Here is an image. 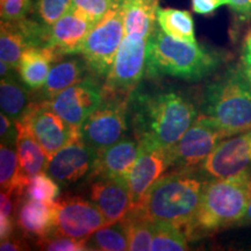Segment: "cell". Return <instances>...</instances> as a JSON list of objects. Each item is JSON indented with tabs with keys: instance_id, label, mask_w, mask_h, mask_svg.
Listing matches in <instances>:
<instances>
[{
	"instance_id": "cell-36",
	"label": "cell",
	"mask_w": 251,
	"mask_h": 251,
	"mask_svg": "<svg viewBox=\"0 0 251 251\" xmlns=\"http://www.w3.org/2000/svg\"><path fill=\"white\" fill-rule=\"evenodd\" d=\"M222 6H229V0H192L193 12L200 15L214 13Z\"/></svg>"
},
{
	"instance_id": "cell-17",
	"label": "cell",
	"mask_w": 251,
	"mask_h": 251,
	"mask_svg": "<svg viewBox=\"0 0 251 251\" xmlns=\"http://www.w3.org/2000/svg\"><path fill=\"white\" fill-rule=\"evenodd\" d=\"M91 201L96 203L108 224L122 221L131 208V196L127 179L98 178L90 188Z\"/></svg>"
},
{
	"instance_id": "cell-29",
	"label": "cell",
	"mask_w": 251,
	"mask_h": 251,
	"mask_svg": "<svg viewBox=\"0 0 251 251\" xmlns=\"http://www.w3.org/2000/svg\"><path fill=\"white\" fill-rule=\"evenodd\" d=\"M151 250L153 251H185L188 250L187 236L178 226L166 221L153 222Z\"/></svg>"
},
{
	"instance_id": "cell-5",
	"label": "cell",
	"mask_w": 251,
	"mask_h": 251,
	"mask_svg": "<svg viewBox=\"0 0 251 251\" xmlns=\"http://www.w3.org/2000/svg\"><path fill=\"white\" fill-rule=\"evenodd\" d=\"M202 115L228 136L251 129V86L240 65L227 69L206 86Z\"/></svg>"
},
{
	"instance_id": "cell-20",
	"label": "cell",
	"mask_w": 251,
	"mask_h": 251,
	"mask_svg": "<svg viewBox=\"0 0 251 251\" xmlns=\"http://www.w3.org/2000/svg\"><path fill=\"white\" fill-rule=\"evenodd\" d=\"M59 58H62V56L49 46L26 49L18 67L23 83L30 90L42 89L52 64Z\"/></svg>"
},
{
	"instance_id": "cell-30",
	"label": "cell",
	"mask_w": 251,
	"mask_h": 251,
	"mask_svg": "<svg viewBox=\"0 0 251 251\" xmlns=\"http://www.w3.org/2000/svg\"><path fill=\"white\" fill-rule=\"evenodd\" d=\"M28 199L52 203L59 196V186L51 176L41 172L29 178L26 186Z\"/></svg>"
},
{
	"instance_id": "cell-19",
	"label": "cell",
	"mask_w": 251,
	"mask_h": 251,
	"mask_svg": "<svg viewBox=\"0 0 251 251\" xmlns=\"http://www.w3.org/2000/svg\"><path fill=\"white\" fill-rule=\"evenodd\" d=\"M140 152L137 141L122 139L113 146L99 150L91 170V178H122L127 179L131 166Z\"/></svg>"
},
{
	"instance_id": "cell-10",
	"label": "cell",
	"mask_w": 251,
	"mask_h": 251,
	"mask_svg": "<svg viewBox=\"0 0 251 251\" xmlns=\"http://www.w3.org/2000/svg\"><path fill=\"white\" fill-rule=\"evenodd\" d=\"M28 127L49 158L69 143L81 137L80 130L75 128L54 111L48 100L33 102L20 120Z\"/></svg>"
},
{
	"instance_id": "cell-33",
	"label": "cell",
	"mask_w": 251,
	"mask_h": 251,
	"mask_svg": "<svg viewBox=\"0 0 251 251\" xmlns=\"http://www.w3.org/2000/svg\"><path fill=\"white\" fill-rule=\"evenodd\" d=\"M72 0H36L35 9L40 23L52 26L70 7Z\"/></svg>"
},
{
	"instance_id": "cell-39",
	"label": "cell",
	"mask_w": 251,
	"mask_h": 251,
	"mask_svg": "<svg viewBox=\"0 0 251 251\" xmlns=\"http://www.w3.org/2000/svg\"><path fill=\"white\" fill-rule=\"evenodd\" d=\"M248 225H251V202L249 207L247 208L246 213H244V215L240 219V221H238L235 226H248Z\"/></svg>"
},
{
	"instance_id": "cell-7",
	"label": "cell",
	"mask_w": 251,
	"mask_h": 251,
	"mask_svg": "<svg viewBox=\"0 0 251 251\" xmlns=\"http://www.w3.org/2000/svg\"><path fill=\"white\" fill-rule=\"evenodd\" d=\"M129 96L103 93L102 102L89 115L80 128L83 140L97 151L125 139L128 128Z\"/></svg>"
},
{
	"instance_id": "cell-28",
	"label": "cell",
	"mask_w": 251,
	"mask_h": 251,
	"mask_svg": "<svg viewBox=\"0 0 251 251\" xmlns=\"http://www.w3.org/2000/svg\"><path fill=\"white\" fill-rule=\"evenodd\" d=\"M131 251L151 250L153 236V222L136 212L129 211L122 220Z\"/></svg>"
},
{
	"instance_id": "cell-27",
	"label": "cell",
	"mask_w": 251,
	"mask_h": 251,
	"mask_svg": "<svg viewBox=\"0 0 251 251\" xmlns=\"http://www.w3.org/2000/svg\"><path fill=\"white\" fill-rule=\"evenodd\" d=\"M90 250L125 251L129 249V242L125 226L121 221L102 226L87 237Z\"/></svg>"
},
{
	"instance_id": "cell-32",
	"label": "cell",
	"mask_w": 251,
	"mask_h": 251,
	"mask_svg": "<svg viewBox=\"0 0 251 251\" xmlns=\"http://www.w3.org/2000/svg\"><path fill=\"white\" fill-rule=\"evenodd\" d=\"M115 2L117 0H72L70 7L85 15L96 25L111 11Z\"/></svg>"
},
{
	"instance_id": "cell-8",
	"label": "cell",
	"mask_w": 251,
	"mask_h": 251,
	"mask_svg": "<svg viewBox=\"0 0 251 251\" xmlns=\"http://www.w3.org/2000/svg\"><path fill=\"white\" fill-rule=\"evenodd\" d=\"M148 40L125 35L111 70L105 78L103 93L127 97L137 89L146 74Z\"/></svg>"
},
{
	"instance_id": "cell-18",
	"label": "cell",
	"mask_w": 251,
	"mask_h": 251,
	"mask_svg": "<svg viewBox=\"0 0 251 251\" xmlns=\"http://www.w3.org/2000/svg\"><path fill=\"white\" fill-rule=\"evenodd\" d=\"M94 25L75 8L69 9L49 27L47 46L54 48L59 55L79 54L87 34Z\"/></svg>"
},
{
	"instance_id": "cell-22",
	"label": "cell",
	"mask_w": 251,
	"mask_h": 251,
	"mask_svg": "<svg viewBox=\"0 0 251 251\" xmlns=\"http://www.w3.org/2000/svg\"><path fill=\"white\" fill-rule=\"evenodd\" d=\"M55 202H42L28 199L23 202L18 214L19 227L31 236L42 238L55 231Z\"/></svg>"
},
{
	"instance_id": "cell-31",
	"label": "cell",
	"mask_w": 251,
	"mask_h": 251,
	"mask_svg": "<svg viewBox=\"0 0 251 251\" xmlns=\"http://www.w3.org/2000/svg\"><path fill=\"white\" fill-rule=\"evenodd\" d=\"M37 246L42 250L50 251H85L90 250L87 246V238H74L61 235L58 233H51L48 236L39 238Z\"/></svg>"
},
{
	"instance_id": "cell-35",
	"label": "cell",
	"mask_w": 251,
	"mask_h": 251,
	"mask_svg": "<svg viewBox=\"0 0 251 251\" xmlns=\"http://www.w3.org/2000/svg\"><path fill=\"white\" fill-rule=\"evenodd\" d=\"M240 68L251 86V29L248 30L243 39L242 49H241Z\"/></svg>"
},
{
	"instance_id": "cell-16",
	"label": "cell",
	"mask_w": 251,
	"mask_h": 251,
	"mask_svg": "<svg viewBox=\"0 0 251 251\" xmlns=\"http://www.w3.org/2000/svg\"><path fill=\"white\" fill-rule=\"evenodd\" d=\"M97 153L98 151L93 147L79 137L58 150L49 159L46 172L58 184H74L92 170Z\"/></svg>"
},
{
	"instance_id": "cell-4",
	"label": "cell",
	"mask_w": 251,
	"mask_h": 251,
	"mask_svg": "<svg viewBox=\"0 0 251 251\" xmlns=\"http://www.w3.org/2000/svg\"><path fill=\"white\" fill-rule=\"evenodd\" d=\"M205 183L191 172L163 175L149 188L142 202L130 211L152 222H170L184 230L198 214Z\"/></svg>"
},
{
	"instance_id": "cell-26",
	"label": "cell",
	"mask_w": 251,
	"mask_h": 251,
	"mask_svg": "<svg viewBox=\"0 0 251 251\" xmlns=\"http://www.w3.org/2000/svg\"><path fill=\"white\" fill-rule=\"evenodd\" d=\"M28 92L11 76L1 78L0 83V106L1 112L13 121L20 120L30 107Z\"/></svg>"
},
{
	"instance_id": "cell-34",
	"label": "cell",
	"mask_w": 251,
	"mask_h": 251,
	"mask_svg": "<svg viewBox=\"0 0 251 251\" xmlns=\"http://www.w3.org/2000/svg\"><path fill=\"white\" fill-rule=\"evenodd\" d=\"M33 0H0L1 20H20L29 13Z\"/></svg>"
},
{
	"instance_id": "cell-9",
	"label": "cell",
	"mask_w": 251,
	"mask_h": 251,
	"mask_svg": "<svg viewBox=\"0 0 251 251\" xmlns=\"http://www.w3.org/2000/svg\"><path fill=\"white\" fill-rule=\"evenodd\" d=\"M229 137L211 119L200 115L179 141L172 147V166L176 171L191 172L200 169L222 140Z\"/></svg>"
},
{
	"instance_id": "cell-2",
	"label": "cell",
	"mask_w": 251,
	"mask_h": 251,
	"mask_svg": "<svg viewBox=\"0 0 251 251\" xmlns=\"http://www.w3.org/2000/svg\"><path fill=\"white\" fill-rule=\"evenodd\" d=\"M251 202V174L229 178H213L203 186L199 211L184 229L187 238L194 240L235 226Z\"/></svg>"
},
{
	"instance_id": "cell-12",
	"label": "cell",
	"mask_w": 251,
	"mask_h": 251,
	"mask_svg": "<svg viewBox=\"0 0 251 251\" xmlns=\"http://www.w3.org/2000/svg\"><path fill=\"white\" fill-rule=\"evenodd\" d=\"M103 99V90L92 77H85L83 80L49 99L54 111L75 128L80 130L81 126L89 115L99 107Z\"/></svg>"
},
{
	"instance_id": "cell-15",
	"label": "cell",
	"mask_w": 251,
	"mask_h": 251,
	"mask_svg": "<svg viewBox=\"0 0 251 251\" xmlns=\"http://www.w3.org/2000/svg\"><path fill=\"white\" fill-rule=\"evenodd\" d=\"M49 27L28 20H1L0 26V58L9 67L18 69L24 51L31 47L47 46Z\"/></svg>"
},
{
	"instance_id": "cell-14",
	"label": "cell",
	"mask_w": 251,
	"mask_h": 251,
	"mask_svg": "<svg viewBox=\"0 0 251 251\" xmlns=\"http://www.w3.org/2000/svg\"><path fill=\"white\" fill-rule=\"evenodd\" d=\"M251 163V129L226 137L201 165L211 178H229L247 171Z\"/></svg>"
},
{
	"instance_id": "cell-25",
	"label": "cell",
	"mask_w": 251,
	"mask_h": 251,
	"mask_svg": "<svg viewBox=\"0 0 251 251\" xmlns=\"http://www.w3.org/2000/svg\"><path fill=\"white\" fill-rule=\"evenodd\" d=\"M156 23L158 27L174 39L198 43L194 31V21L188 11L178 8H157Z\"/></svg>"
},
{
	"instance_id": "cell-3",
	"label": "cell",
	"mask_w": 251,
	"mask_h": 251,
	"mask_svg": "<svg viewBox=\"0 0 251 251\" xmlns=\"http://www.w3.org/2000/svg\"><path fill=\"white\" fill-rule=\"evenodd\" d=\"M222 57L199 43L180 41L165 34L156 25L147 47L146 75L170 76L187 81H199L211 76L220 67Z\"/></svg>"
},
{
	"instance_id": "cell-13",
	"label": "cell",
	"mask_w": 251,
	"mask_h": 251,
	"mask_svg": "<svg viewBox=\"0 0 251 251\" xmlns=\"http://www.w3.org/2000/svg\"><path fill=\"white\" fill-rule=\"evenodd\" d=\"M171 148L140 144L139 156L127 177L131 196V208L142 202L144 196L153 183L172 166L174 157Z\"/></svg>"
},
{
	"instance_id": "cell-21",
	"label": "cell",
	"mask_w": 251,
	"mask_h": 251,
	"mask_svg": "<svg viewBox=\"0 0 251 251\" xmlns=\"http://www.w3.org/2000/svg\"><path fill=\"white\" fill-rule=\"evenodd\" d=\"M17 126V148L19 163L23 174L30 178L41 172H46L49 164V156L39 143L33 133L21 121H15Z\"/></svg>"
},
{
	"instance_id": "cell-11",
	"label": "cell",
	"mask_w": 251,
	"mask_h": 251,
	"mask_svg": "<svg viewBox=\"0 0 251 251\" xmlns=\"http://www.w3.org/2000/svg\"><path fill=\"white\" fill-rule=\"evenodd\" d=\"M55 208V233L65 236L86 240L97 229L108 225L98 206L80 197L56 200Z\"/></svg>"
},
{
	"instance_id": "cell-23",
	"label": "cell",
	"mask_w": 251,
	"mask_h": 251,
	"mask_svg": "<svg viewBox=\"0 0 251 251\" xmlns=\"http://www.w3.org/2000/svg\"><path fill=\"white\" fill-rule=\"evenodd\" d=\"M89 70L86 62L78 58H68L56 62L50 69L45 85L42 86V96L45 100L54 98L62 92L86 77Z\"/></svg>"
},
{
	"instance_id": "cell-37",
	"label": "cell",
	"mask_w": 251,
	"mask_h": 251,
	"mask_svg": "<svg viewBox=\"0 0 251 251\" xmlns=\"http://www.w3.org/2000/svg\"><path fill=\"white\" fill-rule=\"evenodd\" d=\"M229 7L240 23L251 21V0H229Z\"/></svg>"
},
{
	"instance_id": "cell-38",
	"label": "cell",
	"mask_w": 251,
	"mask_h": 251,
	"mask_svg": "<svg viewBox=\"0 0 251 251\" xmlns=\"http://www.w3.org/2000/svg\"><path fill=\"white\" fill-rule=\"evenodd\" d=\"M27 249L24 242H21L20 240L14 237H8L5 240H1L0 243V250L1 251H19V250H25Z\"/></svg>"
},
{
	"instance_id": "cell-24",
	"label": "cell",
	"mask_w": 251,
	"mask_h": 251,
	"mask_svg": "<svg viewBox=\"0 0 251 251\" xmlns=\"http://www.w3.org/2000/svg\"><path fill=\"white\" fill-rule=\"evenodd\" d=\"M15 141L4 142L0 146V185L1 190L12 191L20 197L26 191L29 178L23 174L19 163Z\"/></svg>"
},
{
	"instance_id": "cell-1",
	"label": "cell",
	"mask_w": 251,
	"mask_h": 251,
	"mask_svg": "<svg viewBox=\"0 0 251 251\" xmlns=\"http://www.w3.org/2000/svg\"><path fill=\"white\" fill-rule=\"evenodd\" d=\"M128 118L140 144L171 148L197 120L198 112L180 92L136 89L129 96Z\"/></svg>"
},
{
	"instance_id": "cell-6",
	"label": "cell",
	"mask_w": 251,
	"mask_h": 251,
	"mask_svg": "<svg viewBox=\"0 0 251 251\" xmlns=\"http://www.w3.org/2000/svg\"><path fill=\"white\" fill-rule=\"evenodd\" d=\"M124 37V8L117 0L111 11L92 27L81 46L79 54L94 76L107 77Z\"/></svg>"
}]
</instances>
